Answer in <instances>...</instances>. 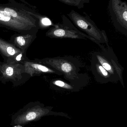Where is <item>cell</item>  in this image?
Wrapping results in <instances>:
<instances>
[{"label":"cell","instance_id":"3","mask_svg":"<svg viewBox=\"0 0 127 127\" xmlns=\"http://www.w3.org/2000/svg\"><path fill=\"white\" fill-rule=\"evenodd\" d=\"M62 23L54 25L46 33V36L54 38L86 39L87 38L97 43L93 39L78 30L65 15H62Z\"/></svg>","mask_w":127,"mask_h":127},{"label":"cell","instance_id":"5","mask_svg":"<svg viewBox=\"0 0 127 127\" xmlns=\"http://www.w3.org/2000/svg\"><path fill=\"white\" fill-rule=\"evenodd\" d=\"M34 61L52 68L64 75L67 79L74 80L77 76L76 66L71 62L60 57L35 59Z\"/></svg>","mask_w":127,"mask_h":127},{"label":"cell","instance_id":"14","mask_svg":"<svg viewBox=\"0 0 127 127\" xmlns=\"http://www.w3.org/2000/svg\"><path fill=\"white\" fill-rule=\"evenodd\" d=\"M53 26L54 25L52 24L50 19L47 17L42 16L39 21V29H45L50 26Z\"/></svg>","mask_w":127,"mask_h":127},{"label":"cell","instance_id":"8","mask_svg":"<svg viewBox=\"0 0 127 127\" xmlns=\"http://www.w3.org/2000/svg\"><path fill=\"white\" fill-rule=\"evenodd\" d=\"M36 35L35 33H18L12 36L9 41L21 52L27 53L28 48L37 38Z\"/></svg>","mask_w":127,"mask_h":127},{"label":"cell","instance_id":"15","mask_svg":"<svg viewBox=\"0 0 127 127\" xmlns=\"http://www.w3.org/2000/svg\"><path fill=\"white\" fill-rule=\"evenodd\" d=\"M95 66L98 73L104 78H109L112 75L110 73L108 72V71H107L99 63H97Z\"/></svg>","mask_w":127,"mask_h":127},{"label":"cell","instance_id":"9","mask_svg":"<svg viewBox=\"0 0 127 127\" xmlns=\"http://www.w3.org/2000/svg\"><path fill=\"white\" fill-rule=\"evenodd\" d=\"M45 113V109L39 106H35L18 116L16 122V124H27L40 118Z\"/></svg>","mask_w":127,"mask_h":127},{"label":"cell","instance_id":"6","mask_svg":"<svg viewBox=\"0 0 127 127\" xmlns=\"http://www.w3.org/2000/svg\"><path fill=\"white\" fill-rule=\"evenodd\" d=\"M0 27L19 33H37L39 28L15 18L0 8Z\"/></svg>","mask_w":127,"mask_h":127},{"label":"cell","instance_id":"7","mask_svg":"<svg viewBox=\"0 0 127 127\" xmlns=\"http://www.w3.org/2000/svg\"><path fill=\"white\" fill-rule=\"evenodd\" d=\"M25 73L31 78L36 76H40L45 74H56L63 75L59 72L45 65L36 62L34 60L28 59L23 63Z\"/></svg>","mask_w":127,"mask_h":127},{"label":"cell","instance_id":"10","mask_svg":"<svg viewBox=\"0 0 127 127\" xmlns=\"http://www.w3.org/2000/svg\"><path fill=\"white\" fill-rule=\"evenodd\" d=\"M21 52L9 42L0 38V54L4 60H10Z\"/></svg>","mask_w":127,"mask_h":127},{"label":"cell","instance_id":"4","mask_svg":"<svg viewBox=\"0 0 127 127\" xmlns=\"http://www.w3.org/2000/svg\"><path fill=\"white\" fill-rule=\"evenodd\" d=\"M108 10L115 27L124 32L127 30V4L122 0H109Z\"/></svg>","mask_w":127,"mask_h":127},{"label":"cell","instance_id":"16","mask_svg":"<svg viewBox=\"0 0 127 127\" xmlns=\"http://www.w3.org/2000/svg\"><path fill=\"white\" fill-rule=\"evenodd\" d=\"M52 83L54 85L63 89L68 90H72L74 89V87L71 85L60 80L53 81Z\"/></svg>","mask_w":127,"mask_h":127},{"label":"cell","instance_id":"2","mask_svg":"<svg viewBox=\"0 0 127 127\" xmlns=\"http://www.w3.org/2000/svg\"><path fill=\"white\" fill-rule=\"evenodd\" d=\"M30 78L25 73L23 64L0 62V81L3 83L10 82L14 86H18Z\"/></svg>","mask_w":127,"mask_h":127},{"label":"cell","instance_id":"11","mask_svg":"<svg viewBox=\"0 0 127 127\" xmlns=\"http://www.w3.org/2000/svg\"><path fill=\"white\" fill-rule=\"evenodd\" d=\"M98 63L111 75H115V69L112 63L110 62L106 58L100 55H96Z\"/></svg>","mask_w":127,"mask_h":127},{"label":"cell","instance_id":"17","mask_svg":"<svg viewBox=\"0 0 127 127\" xmlns=\"http://www.w3.org/2000/svg\"><path fill=\"white\" fill-rule=\"evenodd\" d=\"M14 127H21V126H20V125H18V126H15Z\"/></svg>","mask_w":127,"mask_h":127},{"label":"cell","instance_id":"13","mask_svg":"<svg viewBox=\"0 0 127 127\" xmlns=\"http://www.w3.org/2000/svg\"><path fill=\"white\" fill-rule=\"evenodd\" d=\"M26 52H21L18 54L16 55L12 59L9 60H6V62L15 63H23L24 62L28 59V58L26 56Z\"/></svg>","mask_w":127,"mask_h":127},{"label":"cell","instance_id":"1","mask_svg":"<svg viewBox=\"0 0 127 127\" xmlns=\"http://www.w3.org/2000/svg\"><path fill=\"white\" fill-rule=\"evenodd\" d=\"M67 15L76 27L94 39L98 45L100 43L107 44L108 39L105 31L100 30L89 16L83 15L74 10Z\"/></svg>","mask_w":127,"mask_h":127},{"label":"cell","instance_id":"12","mask_svg":"<svg viewBox=\"0 0 127 127\" xmlns=\"http://www.w3.org/2000/svg\"><path fill=\"white\" fill-rule=\"evenodd\" d=\"M69 6H73L78 9H81L84 7L85 4L88 3L90 0H57Z\"/></svg>","mask_w":127,"mask_h":127}]
</instances>
